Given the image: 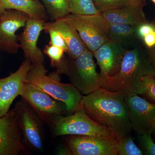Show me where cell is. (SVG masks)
<instances>
[{
  "label": "cell",
  "mask_w": 155,
  "mask_h": 155,
  "mask_svg": "<svg viewBox=\"0 0 155 155\" xmlns=\"http://www.w3.org/2000/svg\"><path fill=\"white\" fill-rule=\"evenodd\" d=\"M81 108L117 139L131 134L132 129L123 92L111 91L100 87L93 92L83 96Z\"/></svg>",
  "instance_id": "obj_1"
},
{
  "label": "cell",
  "mask_w": 155,
  "mask_h": 155,
  "mask_svg": "<svg viewBox=\"0 0 155 155\" xmlns=\"http://www.w3.org/2000/svg\"><path fill=\"white\" fill-rule=\"evenodd\" d=\"M154 72L145 48L141 45L126 50L121 68L115 75L101 79L100 87L111 91L134 93L143 77Z\"/></svg>",
  "instance_id": "obj_2"
},
{
  "label": "cell",
  "mask_w": 155,
  "mask_h": 155,
  "mask_svg": "<svg viewBox=\"0 0 155 155\" xmlns=\"http://www.w3.org/2000/svg\"><path fill=\"white\" fill-rule=\"evenodd\" d=\"M93 53L87 49L75 58L64 56L56 66L58 74H64L76 88L84 95L93 92L100 87L99 74L97 72Z\"/></svg>",
  "instance_id": "obj_3"
},
{
  "label": "cell",
  "mask_w": 155,
  "mask_h": 155,
  "mask_svg": "<svg viewBox=\"0 0 155 155\" xmlns=\"http://www.w3.org/2000/svg\"><path fill=\"white\" fill-rule=\"evenodd\" d=\"M43 66L32 65L26 77V82L40 89L55 99L64 103L67 113L72 114L81 109L83 96L72 84H64L47 75Z\"/></svg>",
  "instance_id": "obj_4"
},
{
  "label": "cell",
  "mask_w": 155,
  "mask_h": 155,
  "mask_svg": "<svg viewBox=\"0 0 155 155\" xmlns=\"http://www.w3.org/2000/svg\"><path fill=\"white\" fill-rule=\"evenodd\" d=\"M49 124L54 137L94 136L117 139L112 132L94 122L81 108L69 116H57Z\"/></svg>",
  "instance_id": "obj_5"
},
{
  "label": "cell",
  "mask_w": 155,
  "mask_h": 155,
  "mask_svg": "<svg viewBox=\"0 0 155 155\" xmlns=\"http://www.w3.org/2000/svg\"><path fill=\"white\" fill-rule=\"evenodd\" d=\"M73 23L82 41L93 53L109 40L108 23L101 14L94 15L69 14L67 16Z\"/></svg>",
  "instance_id": "obj_6"
},
{
  "label": "cell",
  "mask_w": 155,
  "mask_h": 155,
  "mask_svg": "<svg viewBox=\"0 0 155 155\" xmlns=\"http://www.w3.org/2000/svg\"><path fill=\"white\" fill-rule=\"evenodd\" d=\"M23 100L30 106L41 119L50 123L60 115L67 113L66 106L64 103L26 82L21 94Z\"/></svg>",
  "instance_id": "obj_7"
},
{
  "label": "cell",
  "mask_w": 155,
  "mask_h": 155,
  "mask_svg": "<svg viewBox=\"0 0 155 155\" xmlns=\"http://www.w3.org/2000/svg\"><path fill=\"white\" fill-rule=\"evenodd\" d=\"M116 140L94 136L70 135L66 139L65 146L60 153L71 155H117Z\"/></svg>",
  "instance_id": "obj_8"
},
{
  "label": "cell",
  "mask_w": 155,
  "mask_h": 155,
  "mask_svg": "<svg viewBox=\"0 0 155 155\" xmlns=\"http://www.w3.org/2000/svg\"><path fill=\"white\" fill-rule=\"evenodd\" d=\"M13 110L25 146L34 150H41L43 139L40 117L24 100L17 102Z\"/></svg>",
  "instance_id": "obj_9"
},
{
  "label": "cell",
  "mask_w": 155,
  "mask_h": 155,
  "mask_svg": "<svg viewBox=\"0 0 155 155\" xmlns=\"http://www.w3.org/2000/svg\"><path fill=\"white\" fill-rule=\"evenodd\" d=\"M125 94L132 130L138 134L152 131L155 126V104L133 92Z\"/></svg>",
  "instance_id": "obj_10"
},
{
  "label": "cell",
  "mask_w": 155,
  "mask_h": 155,
  "mask_svg": "<svg viewBox=\"0 0 155 155\" xmlns=\"http://www.w3.org/2000/svg\"><path fill=\"white\" fill-rule=\"evenodd\" d=\"M28 14L22 11L8 10L0 15V50L14 54L20 48L16 32L25 27L28 19Z\"/></svg>",
  "instance_id": "obj_11"
},
{
  "label": "cell",
  "mask_w": 155,
  "mask_h": 155,
  "mask_svg": "<svg viewBox=\"0 0 155 155\" xmlns=\"http://www.w3.org/2000/svg\"><path fill=\"white\" fill-rule=\"evenodd\" d=\"M32 66L30 61L25 59L17 71L8 77L0 78V117L9 113L14 100L21 95Z\"/></svg>",
  "instance_id": "obj_12"
},
{
  "label": "cell",
  "mask_w": 155,
  "mask_h": 155,
  "mask_svg": "<svg viewBox=\"0 0 155 155\" xmlns=\"http://www.w3.org/2000/svg\"><path fill=\"white\" fill-rule=\"evenodd\" d=\"M17 116L12 110L0 117V155H18L26 151Z\"/></svg>",
  "instance_id": "obj_13"
},
{
  "label": "cell",
  "mask_w": 155,
  "mask_h": 155,
  "mask_svg": "<svg viewBox=\"0 0 155 155\" xmlns=\"http://www.w3.org/2000/svg\"><path fill=\"white\" fill-rule=\"evenodd\" d=\"M45 22L43 19L29 18L23 32L18 36L24 58L34 66L44 65V54L38 47L37 43L40 33L44 30Z\"/></svg>",
  "instance_id": "obj_14"
},
{
  "label": "cell",
  "mask_w": 155,
  "mask_h": 155,
  "mask_svg": "<svg viewBox=\"0 0 155 155\" xmlns=\"http://www.w3.org/2000/svg\"><path fill=\"white\" fill-rule=\"evenodd\" d=\"M126 50L121 45L109 40L93 53L100 67L101 79L119 72Z\"/></svg>",
  "instance_id": "obj_15"
},
{
  "label": "cell",
  "mask_w": 155,
  "mask_h": 155,
  "mask_svg": "<svg viewBox=\"0 0 155 155\" xmlns=\"http://www.w3.org/2000/svg\"><path fill=\"white\" fill-rule=\"evenodd\" d=\"M55 28L61 33L67 45V54L70 58H77L87 49L75 25L67 16L53 22H45L44 28Z\"/></svg>",
  "instance_id": "obj_16"
},
{
  "label": "cell",
  "mask_w": 155,
  "mask_h": 155,
  "mask_svg": "<svg viewBox=\"0 0 155 155\" xmlns=\"http://www.w3.org/2000/svg\"><path fill=\"white\" fill-rule=\"evenodd\" d=\"M144 1H136L130 5L101 13L109 23L138 25L148 22L143 11Z\"/></svg>",
  "instance_id": "obj_17"
},
{
  "label": "cell",
  "mask_w": 155,
  "mask_h": 155,
  "mask_svg": "<svg viewBox=\"0 0 155 155\" xmlns=\"http://www.w3.org/2000/svg\"><path fill=\"white\" fill-rule=\"evenodd\" d=\"M137 25L128 24H116L108 23L107 35L109 40L119 44L126 50L140 45L137 28Z\"/></svg>",
  "instance_id": "obj_18"
},
{
  "label": "cell",
  "mask_w": 155,
  "mask_h": 155,
  "mask_svg": "<svg viewBox=\"0 0 155 155\" xmlns=\"http://www.w3.org/2000/svg\"><path fill=\"white\" fill-rule=\"evenodd\" d=\"M8 10L22 11L30 18L46 20L47 12L38 0H0V15Z\"/></svg>",
  "instance_id": "obj_19"
},
{
  "label": "cell",
  "mask_w": 155,
  "mask_h": 155,
  "mask_svg": "<svg viewBox=\"0 0 155 155\" xmlns=\"http://www.w3.org/2000/svg\"><path fill=\"white\" fill-rule=\"evenodd\" d=\"M46 11L54 21L67 17L70 14L67 0H42Z\"/></svg>",
  "instance_id": "obj_20"
},
{
  "label": "cell",
  "mask_w": 155,
  "mask_h": 155,
  "mask_svg": "<svg viewBox=\"0 0 155 155\" xmlns=\"http://www.w3.org/2000/svg\"><path fill=\"white\" fill-rule=\"evenodd\" d=\"M115 147L118 155H143L142 150L134 141L130 134L117 139Z\"/></svg>",
  "instance_id": "obj_21"
},
{
  "label": "cell",
  "mask_w": 155,
  "mask_h": 155,
  "mask_svg": "<svg viewBox=\"0 0 155 155\" xmlns=\"http://www.w3.org/2000/svg\"><path fill=\"white\" fill-rule=\"evenodd\" d=\"M70 13L78 15H94L101 14L93 0H67Z\"/></svg>",
  "instance_id": "obj_22"
},
{
  "label": "cell",
  "mask_w": 155,
  "mask_h": 155,
  "mask_svg": "<svg viewBox=\"0 0 155 155\" xmlns=\"http://www.w3.org/2000/svg\"><path fill=\"white\" fill-rule=\"evenodd\" d=\"M134 93L155 104V78L153 75H149L143 77L140 85Z\"/></svg>",
  "instance_id": "obj_23"
},
{
  "label": "cell",
  "mask_w": 155,
  "mask_h": 155,
  "mask_svg": "<svg viewBox=\"0 0 155 155\" xmlns=\"http://www.w3.org/2000/svg\"><path fill=\"white\" fill-rule=\"evenodd\" d=\"M133 0H95V5L100 13L130 5Z\"/></svg>",
  "instance_id": "obj_24"
},
{
  "label": "cell",
  "mask_w": 155,
  "mask_h": 155,
  "mask_svg": "<svg viewBox=\"0 0 155 155\" xmlns=\"http://www.w3.org/2000/svg\"><path fill=\"white\" fill-rule=\"evenodd\" d=\"M152 134V131L138 134L139 144L143 154L155 155V143Z\"/></svg>",
  "instance_id": "obj_25"
},
{
  "label": "cell",
  "mask_w": 155,
  "mask_h": 155,
  "mask_svg": "<svg viewBox=\"0 0 155 155\" xmlns=\"http://www.w3.org/2000/svg\"><path fill=\"white\" fill-rule=\"evenodd\" d=\"M43 53L49 58L51 66L55 67L63 60L65 52L62 48L50 44L49 45L46 46Z\"/></svg>",
  "instance_id": "obj_26"
},
{
  "label": "cell",
  "mask_w": 155,
  "mask_h": 155,
  "mask_svg": "<svg viewBox=\"0 0 155 155\" xmlns=\"http://www.w3.org/2000/svg\"><path fill=\"white\" fill-rule=\"evenodd\" d=\"M44 30L49 34L50 45L62 48L65 53H67V45L62 35L58 31L52 28H45Z\"/></svg>",
  "instance_id": "obj_27"
},
{
  "label": "cell",
  "mask_w": 155,
  "mask_h": 155,
  "mask_svg": "<svg viewBox=\"0 0 155 155\" xmlns=\"http://www.w3.org/2000/svg\"><path fill=\"white\" fill-rule=\"evenodd\" d=\"M155 31V25L152 22H147L138 25L137 28V33L140 40L145 36Z\"/></svg>",
  "instance_id": "obj_28"
},
{
  "label": "cell",
  "mask_w": 155,
  "mask_h": 155,
  "mask_svg": "<svg viewBox=\"0 0 155 155\" xmlns=\"http://www.w3.org/2000/svg\"><path fill=\"white\" fill-rule=\"evenodd\" d=\"M145 48H149L155 45V31L143 37L141 40Z\"/></svg>",
  "instance_id": "obj_29"
},
{
  "label": "cell",
  "mask_w": 155,
  "mask_h": 155,
  "mask_svg": "<svg viewBox=\"0 0 155 155\" xmlns=\"http://www.w3.org/2000/svg\"><path fill=\"white\" fill-rule=\"evenodd\" d=\"M152 22L155 25V18L153 19ZM145 49L152 67H153L154 77L155 78V45L153 47L149 48H145Z\"/></svg>",
  "instance_id": "obj_30"
},
{
  "label": "cell",
  "mask_w": 155,
  "mask_h": 155,
  "mask_svg": "<svg viewBox=\"0 0 155 155\" xmlns=\"http://www.w3.org/2000/svg\"><path fill=\"white\" fill-rule=\"evenodd\" d=\"M152 134H153L155 136V126L153 128L152 130Z\"/></svg>",
  "instance_id": "obj_31"
},
{
  "label": "cell",
  "mask_w": 155,
  "mask_h": 155,
  "mask_svg": "<svg viewBox=\"0 0 155 155\" xmlns=\"http://www.w3.org/2000/svg\"><path fill=\"white\" fill-rule=\"evenodd\" d=\"M149 1H151V2H152L153 3L155 4V0H149Z\"/></svg>",
  "instance_id": "obj_32"
},
{
  "label": "cell",
  "mask_w": 155,
  "mask_h": 155,
  "mask_svg": "<svg viewBox=\"0 0 155 155\" xmlns=\"http://www.w3.org/2000/svg\"><path fill=\"white\" fill-rule=\"evenodd\" d=\"M133 1H144V0H133Z\"/></svg>",
  "instance_id": "obj_33"
},
{
  "label": "cell",
  "mask_w": 155,
  "mask_h": 155,
  "mask_svg": "<svg viewBox=\"0 0 155 155\" xmlns=\"http://www.w3.org/2000/svg\"><path fill=\"white\" fill-rule=\"evenodd\" d=\"M93 1L94 2H95V0H93Z\"/></svg>",
  "instance_id": "obj_34"
}]
</instances>
